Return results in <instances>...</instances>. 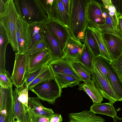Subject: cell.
<instances>
[{"label": "cell", "instance_id": "12", "mask_svg": "<svg viewBox=\"0 0 122 122\" xmlns=\"http://www.w3.org/2000/svg\"><path fill=\"white\" fill-rule=\"evenodd\" d=\"M86 14L88 23L98 27L105 24V19L102 16L101 4L94 0H87Z\"/></svg>", "mask_w": 122, "mask_h": 122}, {"label": "cell", "instance_id": "11", "mask_svg": "<svg viewBox=\"0 0 122 122\" xmlns=\"http://www.w3.org/2000/svg\"><path fill=\"white\" fill-rule=\"evenodd\" d=\"M72 61L66 59L61 58L53 59L48 64L54 76L57 73H61L73 76L80 81L82 80L79 74L74 68Z\"/></svg>", "mask_w": 122, "mask_h": 122}, {"label": "cell", "instance_id": "10", "mask_svg": "<svg viewBox=\"0 0 122 122\" xmlns=\"http://www.w3.org/2000/svg\"><path fill=\"white\" fill-rule=\"evenodd\" d=\"M43 25L56 40L63 53L71 36L69 29L60 23L49 19Z\"/></svg>", "mask_w": 122, "mask_h": 122}, {"label": "cell", "instance_id": "43", "mask_svg": "<svg viewBox=\"0 0 122 122\" xmlns=\"http://www.w3.org/2000/svg\"><path fill=\"white\" fill-rule=\"evenodd\" d=\"M118 14L122 16V0H119Z\"/></svg>", "mask_w": 122, "mask_h": 122}, {"label": "cell", "instance_id": "36", "mask_svg": "<svg viewBox=\"0 0 122 122\" xmlns=\"http://www.w3.org/2000/svg\"><path fill=\"white\" fill-rule=\"evenodd\" d=\"M39 1L41 6L49 17L54 0H39Z\"/></svg>", "mask_w": 122, "mask_h": 122}, {"label": "cell", "instance_id": "40", "mask_svg": "<svg viewBox=\"0 0 122 122\" xmlns=\"http://www.w3.org/2000/svg\"><path fill=\"white\" fill-rule=\"evenodd\" d=\"M7 0H0V14L4 11Z\"/></svg>", "mask_w": 122, "mask_h": 122}, {"label": "cell", "instance_id": "26", "mask_svg": "<svg viewBox=\"0 0 122 122\" xmlns=\"http://www.w3.org/2000/svg\"><path fill=\"white\" fill-rule=\"evenodd\" d=\"M43 24L36 23L29 25V30L32 43L31 46L37 42L44 40L42 33Z\"/></svg>", "mask_w": 122, "mask_h": 122}, {"label": "cell", "instance_id": "37", "mask_svg": "<svg viewBox=\"0 0 122 122\" xmlns=\"http://www.w3.org/2000/svg\"><path fill=\"white\" fill-rule=\"evenodd\" d=\"M63 118L60 114H55L49 118V122H62Z\"/></svg>", "mask_w": 122, "mask_h": 122}, {"label": "cell", "instance_id": "39", "mask_svg": "<svg viewBox=\"0 0 122 122\" xmlns=\"http://www.w3.org/2000/svg\"><path fill=\"white\" fill-rule=\"evenodd\" d=\"M117 31L122 35V16L119 14Z\"/></svg>", "mask_w": 122, "mask_h": 122}, {"label": "cell", "instance_id": "30", "mask_svg": "<svg viewBox=\"0 0 122 122\" xmlns=\"http://www.w3.org/2000/svg\"><path fill=\"white\" fill-rule=\"evenodd\" d=\"M72 64L74 68L79 74L82 81L85 82L92 80L91 72L84 68L81 64L79 62L73 61Z\"/></svg>", "mask_w": 122, "mask_h": 122}, {"label": "cell", "instance_id": "19", "mask_svg": "<svg viewBox=\"0 0 122 122\" xmlns=\"http://www.w3.org/2000/svg\"><path fill=\"white\" fill-rule=\"evenodd\" d=\"M107 66L109 82L117 101H122V81L107 61Z\"/></svg>", "mask_w": 122, "mask_h": 122}, {"label": "cell", "instance_id": "3", "mask_svg": "<svg viewBox=\"0 0 122 122\" xmlns=\"http://www.w3.org/2000/svg\"><path fill=\"white\" fill-rule=\"evenodd\" d=\"M18 15L13 0H7L4 12L0 14V23L7 34L9 43L15 52H18L16 23Z\"/></svg>", "mask_w": 122, "mask_h": 122}, {"label": "cell", "instance_id": "42", "mask_svg": "<svg viewBox=\"0 0 122 122\" xmlns=\"http://www.w3.org/2000/svg\"><path fill=\"white\" fill-rule=\"evenodd\" d=\"M102 3V5L104 7L109 6L112 5L111 0H101Z\"/></svg>", "mask_w": 122, "mask_h": 122}, {"label": "cell", "instance_id": "27", "mask_svg": "<svg viewBox=\"0 0 122 122\" xmlns=\"http://www.w3.org/2000/svg\"><path fill=\"white\" fill-rule=\"evenodd\" d=\"M85 40L95 57L100 56L99 49L97 42L92 30L88 25L85 31Z\"/></svg>", "mask_w": 122, "mask_h": 122}, {"label": "cell", "instance_id": "44", "mask_svg": "<svg viewBox=\"0 0 122 122\" xmlns=\"http://www.w3.org/2000/svg\"><path fill=\"white\" fill-rule=\"evenodd\" d=\"M113 119L114 122H122V117L120 118L117 116Z\"/></svg>", "mask_w": 122, "mask_h": 122}, {"label": "cell", "instance_id": "25", "mask_svg": "<svg viewBox=\"0 0 122 122\" xmlns=\"http://www.w3.org/2000/svg\"><path fill=\"white\" fill-rule=\"evenodd\" d=\"M61 89L68 87H72L79 85L81 81L76 78L66 74L57 73L54 75Z\"/></svg>", "mask_w": 122, "mask_h": 122}, {"label": "cell", "instance_id": "41", "mask_svg": "<svg viewBox=\"0 0 122 122\" xmlns=\"http://www.w3.org/2000/svg\"><path fill=\"white\" fill-rule=\"evenodd\" d=\"M111 1L112 5L118 14L119 0H111Z\"/></svg>", "mask_w": 122, "mask_h": 122}, {"label": "cell", "instance_id": "5", "mask_svg": "<svg viewBox=\"0 0 122 122\" xmlns=\"http://www.w3.org/2000/svg\"><path fill=\"white\" fill-rule=\"evenodd\" d=\"M12 87L0 88V122H14Z\"/></svg>", "mask_w": 122, "mask_h": 122}, {"label": "cell", "instance_id": "31", "mask_svg": "<svg viewBox=\"0 0 122 122\" xmlns=\"http://www.w3.org/2000/svg\"><path fill=\"white\" fill-rule=\"evenodd\" d=\"M49 67L48 64L41 67L30 72H27L25 77V86L27 88L31 83L40 74L44 71Z\"/></svg>", "mask_w": 122, "mask_h": 122}, {"label": "cell", "instance_id": "7", "mask_svg": "<svg viewBox=\"0 0 122 122\" xmlns=\"http://www.w3.org/2000/svg\"><path fill=\"white\" fill-rule=\"evenodd\" d=\"M16 25V37L18 46L17 53L25 54L32 45L29 24L18 14Z\"/></svg>", "mask_w": 122, "mask_h": 122}, {"label": "cell", "instance_id": "21", "mask_svg": "<svg viewBox=\"0 0 122 122\" xmlns=\"http://www.w3.org/2000/svg\"><path fill=\"white\" fill-rule=\"evenodd\" d=\"M78 90L85 92L91 99L93 103H101L103 100L102 95L92 80L81 84Z\"/></svg>", "mask_w": 122, "mask_h": 122}, {"label": "cell", "instance_id": "38", "mask_svg": "<svg viewBox=\"0 0 122 122\" xmlns=\"http://www.w3.org/2000/svg\"><path fill=\"white\" fill-rule=\"evenodd\" d=\"M70 0H62L65 10L69 15L70 11Z\"/></svg>", "mask_w": 122, "mask_h": 122}, {"label": "cell", "instance_id": "33", "mask_svg": "<svg viewBox=\"0 0 122 122\" xmlns=\"http://www.w3.org/2000/svg\"><path fill=\"white\" fill-rule=\"evenodd\" d=\"M47 49L44 40L39 41L32 45L25 53L29 56L37 52Z\"/></svg>", "mask_w": 122, "mask_h": 122}, {"label": "cell", "instance_id": "24", "mask_svg": "<svg viewBox=\"0 0 122 122\" xmlns=\"http://www.w3.org/2000/svg\"><path fill=\"white\" fill-rule=\"evenodd\" d=\"M9 43L7 34L0 23V71H6L5 68V55L7 45Z\"/></svg>", "mask_w": 122, "mask_h": 122}, {"label": "cell", "instance_id": "32", "mask_svg": "<svg viewBox=\"0 0 122 122\" xmlns=\"http://www.w3.org/2000/svg\"><path fill=\"white\" fill-rule=\"evenodd\" d=\"M10 77L8 71H0V87L5 88L12 87L13 84Z\"/></svg>", "mask_w": 122, "mask_h": 122}, {"label": "cell", "instance_id": "13", "mask_svg": "<svg viewBox=\"0 0 122 122\" xmlns=\"http://www.w3.org/2000/svg\"><path fill=\"white\" fill-rule=\"evenodd\" d=\"M53 59L47 49L39 51L29 56L27 72H30L48 64Z\"/></svg>", "mask_w": 122, "mask_h": 122}, {"label": "cell", "instance_id": "1", "mask_svg": "<svg viewBox=\"0 0 122 122\" xmlns=\"http://www.w3.org/2000/svg\"><path fill=\"white\" fill-rule=\"evenodd\" d=\"M87 0H71L69 29L71 36L84 42L88 22L86 14Z\"/></svg>", "mask_w": 122, "mask_h": 122}, {"label": "cell", "instance_id": "8", "mask_svg": "<svg viewBox=\"0 0 122 122\" xmlns=\"http://www.w3.org/2000/svg\"><path fill=\"white\" fill-rule=\"evenodd\" d=\"M101 31L112 61L117 59L122 54V35L116 30H104Z\"/></svg>", "mask_w": 122, "mask_h": 122}, {"label": "cell", "instance_id": "4", "mask_svg": "<svg viewBox=\"0 0 122 122\" xmlns=\"http://www.w3.org/2000/svg\"><path fill=\"white\" fill-rule=\"evenodd\" d=\"M39 99L54 105L56 99L61 96L62 89L56 77L37 84L30 90Z\"/></svg>", "mask_w": 122, "mask_h": 122}, {"label": "cell", "instance_id": "18", "mask_svg": "<svg viewBox=\"0 0 122 122\" xmlns=\"http://www.w3.org/2000/svg\"><path fill=\"white\" fill-rule=\"evenodd\" d=\"M68 122H105L101 117L96 115L90 110L79 113L71 112L68 114Z\"/></svg>", "mask_w": 122, "mask_h": 122}, {"label": "cell", "instance_id": "16", "mask_svg": "<svg viewBox=\"0 0 122 122\" xmlns=\"http://www.w3.org/2000/svg\"><path fill=\"white\" fill-rule=\"evenodd\" d=\"M42 33L46 48L50 52L53 59L61 58L63 56V53L57 41L43 24Z\"/></svg>", "mask_w": 122, "mask_h": 122}, {"label": "cell", "instance_id": "29", "mask_svg": "<svg viewBox=\"0 0 122 122\" xmlns=\"http://www.w3.org/2000/svg\"><path fill=\"white\" fill-rule=\"evenodd\" d=\"M107 61L106 60L99 56L95 57L94 64L101 75L110 83L107 68Z\"/></svg>", "mask_w": 122, "mask_h": 122}, {"label": "cell", "instance_id": "34", "mask_svg": "<svg viewBox=\"0 0 122 122\" xmlns=\"http://www.w3.org/2000/svg\"><path fill=\"white\" fill-rule=\"evenodd\" d=\"M110 65L122 81V54L117 59L112 61Z\"/></svg>", "mask_w": 122, "mask_h": 122}, {"label": "cell", "instance_id": "14", "mask_svg": "<svg viewBox=\"0 0 122 122\" xmlns=\"http://www.w3.org/2000/svg\"><path fill=\"white\" fill-rule=\"evenodd\" d=\"M83 46L80 41L71 36L64 48L61 58L76 62L81 53Z\"/></svg>", "mask_w": 122, "mask_h": 122}, {"label": "cell", "instance_id": "15", "mask_svg": "<svg viewBox=\"0 0 122 122\" xmlns=\"http://www.w3.org/2000/svg\"><path fill=\"white\" fill-rule=\"evenodd\" d=\"M49 17V19L58 22L69 29V15L65 10L62 0H54Z\"/></svg>", "mask_w": 122, "mask_h": 122}, {"label": "cell", "instance_id": "22", "mask_svg": "<svg viewBox=\"0 0 122 122\" xmlns=\"http://www.w3.org/2000/svg\"><path fill=\"white\" fill-rule=\"evenodd\" d=\"M114 103H93L90 110L95 114L103 115L112 117L113 119L117 115V112L113 104Z\"/></svg>", "mask_w": 122, "mask_h": 122}, {"label": "cell", "instance_id": "20", "mask_svg": "<svg viewBox=\"0 0 122 122\" xmlns=\"http://www.w3.org/2000/svg\"><path fill=\"white\" fill-rule=\"evenodd\" d=\"M82 52L76 62L80 63L86 69L90 72L92 70L95 56L86 42L85 40Z\"/></svg>", "mask_w": 122, "mask_h": 122}, {"label": "cell", "instance_id": "2", "mask_svg": "<svg viewBox=\"0 0 122 122\" xmlns=\"http://www.w3.org/2000/svg\"><path fill=\"white\" fill-rule=\"evenodd\" d=\"M18 13L29 25L44 24L49 19L39 0H13Z\"/></svg>", "mask_w": 122, "mask_h": 122}, {"label": "cell", "instance_id": "28", "mask_svg": "<svg viewBox=\"0 0 122 122\" xmlns=\"http://www.w3.org/2000/svg\"><path fill=\"white\" fill-rule=\"evenodd\" d=\"M54 77L53 72L49 66L31 83L27 89L28 90H30L37 84L47 80L53 78Z\"/></svg>", "mask_w": 122, "mask_h": 122}, {"label": "cell", "instance_id": "9", "mask_svg": "<svg viewBox=\"0 0 122 122\" xmlns=\"http://www.w3.org/2000/svg\"><path fill=\"white\" fill-rule=\"evenodd\" d=\"M91 73L92 80L103 97L110 102L115 103L117 102L115 94L110 83L101 75L94 64Z\"/></svg>", "mask_w": 122, "mask_h": 122}, {"label": "cell", "instance_id": "6", "mask_svg": "<svg viewBox=\"0 0 122 122\" xmlns=\"http://www.w3.org/2000/svg\"><path fill=\"white\" fill-rule=\"evenodd\" d=\"M29 56L25 54H15V58L13 70L10 78L13 85L17 88L24 85L26 74L28 70Z\"/></svg>", "mask_w": 122, "mask_h": 122}, {"label": "cell", "instance_id": "17", "mask_svg": "<svg viewBox=\"0 0 122 122\" xmlns=\"http://www.w3.org/2000/svg\"><path fill=\"white\" fill-rule=\"evenodd\" d=\"M88 25L92 30L97 42L99 49L100 56L111 64L112 61L101 29L98 26L95 25L88 23Z\"/></svg>", "mask_w": 122, "mask_h": 122}, {"label": "cell", "instance_id": "23", "mask_svg": "<svg viewBox=\"0 0 122 122\" xmlns=\"http://www.w3.org/2000/svg\"><path fill=\"white\" fill-rule=\"evenodd\" d=\"M28 106L34 112L41 115L50 117L55 113L52 109L44 107L37 97H29Z\"/></svg>", "mask_w": 122, "mask_h": 122}, {"label": "cell", "instance_id": "35", "mask_svg": "<svg viewBox=\"0 0 122 122\" xmlns=\"http://www.w3.org/2000/svg\"><path fill=\"white\" fill-rule=\"evenodd\" d=\"M30 122H49L50 117L38 114L28 108Z\"/></svg>", "mask_w": 122, "mask_h": 122}]
</instances>
